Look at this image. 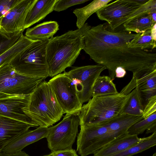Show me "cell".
<instances>
[{
    "mask_svg": "<svg viewBox=\"0 0 156 156\" xmlns=\"http://www.w3.org/2000/svg\"><path fill=\"white\" fill-rule=\"evenodd\" d=\"M156 144V132L144 140L127 149L112 156H132L142 152Z\"/></svg>",
    "mask_w": 156,
    "mask_h": 156,
    "instance_id": "cell-26",
    "label": "cell"
},
{
    "mask_svg": "<svg viewBox=\"0 0 156 156\" xmlns=\"http://www.w3.org/2000/svg\"><path fill=\"white\" fill-rule=\"evenodd\" d=\"M84 46L79 29L49 39L46 48L48 76L53 77L71 67Z\"/></svg>",
    "mask_w": 156,
    "mask_h": 156,
    "instance_id": "cell-2",
    "label": "cell"
},
{
    "mask_svg": "<svg viewBox=\"0 0 156 156\" xmlns=\"http://www.w3.org/2000/svg\"><path fill=\"white\" fill-rule=\"evenodd\" d=\"M79 111L66 114L60 122L49 127L46 138L51 152L72 148L80 125Z\"/></svg>",
    "mask_w": 156,
    "mask_h": 156,
    "instance_id": "cell-7",
    "label": "cell"
},
{
    "mask_svg": "<svg viewBox=\"0 0 156 156\" xmlns=\"http://www.w3.org/2000/svg\"><path fill=\"white\" fill-rule=\"evenodd\" d=\"M154 12H156V0H149L129 15L110 24H107L106 27L111 31H115L123 24L131 20Z\"/></svg>",
    "mask_w": 156,
    "mask_h": 156,
    "instance_id": "cell-21",
    "label": "cell"
},
{
    "mask_svg": "<svg viewBox=\"0 0 156 156\" xmlns=\"http://www.w3.org/2000/svg\"><path fill=\"white\" fill-rule=\"evenodd\" d=\"M156 132V124L154 125L149 129L146 130V133L147 134Z\"/></svg>",
    "mask_w": 156,
    "mask_h": 156,
    "instance_id": "cell-36",
    "label": "cell"
},
{
    "mask_svg": "<svg viewBox=\"0 0 156 156\" xmlns=\"http://www.w3.org/2000/svg\"><path fill=\"white\" fill-rule=\"evenodd\" d=\"M25 113L39 126L49 127L64 114L48 82H42L30 95Z\"/></svg>",
    "mask_w": 156,
    "mask_h": 156,
    "instance_id": "cell-3",
    "label": "cell"
},
{
    "mask_svg": "<svg viewBox=\"0 0 156 156\" xmlns=\"http://www.w3.org/2000/svg\"><path fill=\"white\" fill-rule=\"evenodd\" d=\"M79 29L84 37L83 50L95 62L108 69L113 80L118 67L132 72L133 76L145 69L156 68L155 52L128 47L129 42L138 34L112 31L106 25L91 27L87 23Z\"/></svg>",
    "mask_w": 156,
    "mask_h": 156,
    "instance_id": "cell-1",
    "label": "cell"
},
{
    "mask_svg": "<svg viewBox=\"0 0 156 156\" xmlns=\"http://www.w3.org/2000/svg\"><path fill=\"white\" fill-rule=\"evenodd\" d=\"M156 112V96H154L147 101L143 110L142 117L145 119Z\"/></svg>",
    "mask_w": 156,
    "mask_h": 156,
    "instance_id": "cell-31",
    "label": "cell"
},
{
    "mask_svg": "<svg viewBox=\"0 0 156 156\" xmlns=\"http://www.w3.org/2000/svg\"><path fill=\"white\" fill-rule=\"evenodd\" d=\"M136 88L144 108L147 101L156 96V69L149 70L133 76L120 93L127 95Z\"/></svg>",
    "mask_w": 156,
    "mask_h": 156,
    "instance_id": "cell-11",
    "label": "cell"
},
{
    "mask_svg": "<svg viewBox=\"0 0 156 156\" xmlns=\"http://www.w3.org/2000/svg\"><path fill=\"white\" fill-rule=\"evenodd\" d=\"M0 156H30L25 152H20L14 154H8L3 152L0 153Z\"/></svg>",
    "mask_w": 156,
    "mask_h": 156,
    "instance_id": "cell-35",
    "label": "cell"
},
{
    "mask_svg": "<svg viewBox=\"0 0 156 156\" xmlns=\"http://www.w3.org/2000/svg\"><path fill=\"white\" fill-rule=\"evenodd\" d=\"M42 156H52L51 154H46L45 155H43Z\"/></svg>",
    "mask_w": 156,
    "mask_h": 156,
    "instance_id": "cell-38",
    "label": "cell"
},
{
    "mask_svg": "<svg viewBox=\"0 0 156 156\" xmlns=\"http://www.w3.org/2000/svg\"><path fill=\"white\" fill-rule=\"evenodd\" d=\"M51 154L52 156H78L76 150L72 148L52 152Z\"/></svg>",
    "mask_w": 156,
    "mask_h": 156,
    "instance_id": "cell-33",
    "label": "cell"
},
{
    "mask_svg": "<svg viewBox=\"0 0 156 156\" xmlns=\"http://www.w3.org/2000/svg\"><path fill=\"white\" fill-rule=\"evenodd\" d=\"M48 83L64 114L79 112L82 104L79 98L75 85L63 73L53 77Z\"/></svg>",
    "mask_w": 156,
    "mask_h": 156,
    "instance_id": "cell-8",
    "label": "cell"
},
{
    "mask_svg": "<svg viewBox=\"0 0 156 156\" xmlns=\"http://www.w3.org/2000/svg\"><path fill=\"white\" fill-rule=\"evenodd\" d=\"M49 39L36 40L10 64L17 72L33 77L48 76L46 48Z\"/></svg>",
    "mask_w": 156,
    "mask_h": 156,
    "instance_id": "cell-5",
    "label": "cell"
},
{
    "mask_svg": "<svg viewBox=\"0 0 156 156\" xmlns=\"http://www.w3.org/2000/svg\"><path fill=\"white\" fill-rule=\"evenodd\" d=\"M88 0H57L54 10L59 12L66 10L73 6L84 3Z\"/></svg>",
    "mask_w": 156,
    "mask_h": 156,
    "instance_id": "cell-29",
    "label": "cell"
},
{
    "mask_svg": "<svg viewBox=\"0 0 156 156\" xmlns=\"http://www.w3.org/2000/svg\"><path fill=\"white\" fill-rule=\"evenodd\" d=\"M113 80L108 76H99L94 84L92 97L118 93Z\"/></svg>",
    "mask_w": 156,
    "mask_h": 156,
    "instance_id": "cell-23",
    "label": "cell"
},
{
    "mask_svg": "<svg viewBox=\"0 0 156 156\" xmlns=\"http://www.w3.org/2000/svg\"><path fill=\"white\" fill-rule=\"evenodd\" d=\"M15 0H0V18L9 10Z\"/></svg>",
    "mask_w": 156,
    "mask_h": 156,
    "instance_id": "cell-32",
    "label": "cell"
},
{
    "mask_svg": "<svg viewBox=\"0 0 156 156\" xmlns=\"http://www.w3.org/2000/svg\"><path fill=\"white\" fill-rule=\"evenodd\" d=\"M37 0H15L7 12L0 18V35L6 39L23 31L27 15Z\"/></svg>",
    "mask_w": 156,
    "mask_h": 156,
    "instance_id": "cell-10",
    "label": "cell"
},
{
    "mask_svg": "<svg viewBox=\"0 0 156 156\" xmlns=\"http://www.w3.org/2000/svg\"><path fill=\"white\" fill-rule=\"evenodd\" d=\"M106 69L104 66L98 64L75 67L63 73L75 85L79 99L83 104L91 98L95 82Z\"/></svg>",
    "mask_w": 156,
    "mask_h": 156,
    "instance_id": "cell-9",
    "label": "cell"
},
{
    "mask_svg": "<svg viewBox=\"0 0 156 156\" xmlns=\"http://www.w3.org/2000/svg\"><path fill=\"white\" fill-rule=\"evenodd\" d=\"M30 95H16L0 99V115L23 122L33 127L38 126L24 112Z\"/></svg>",
    "mask_w": 156,
    "mask_h": 156,
    "instance_id": "cell-13",
    "label": "cell"
},
{
    "mask_svg": "<svg viewBox=\"0 0 156 156\" xmlns=\"http://www.w3.org/2000/svg\"><path fill=\"white\" fill-rule=\"evenodd\" d=\"M143 5L140 0H117L95 13L100 20L106 21L109 24L129 15Z\"/></svg>",
    "mask_w": 156,
    "mask_h": 156,
    "instance_id": "cell-14",
    "label": "cell"
},
{
    "mask_svg": "<svg viewBox=\"0 0 156 156\" xmlns=\"http://www.w3.org/2000/svg\"><path fill=\"white\" fill-rule=\"evenodd\" d=\"M129 96L119 93L92 97L79 111L80 126L106 122L121 115Z\"/></svg>",
    "mask_w": 156,
    "mask_h": 156,
    "instance_id": "cell-4",
    "label": "cell"
},
{
    "mask_svg": "<svg viewBox=\"0 0 156 156\" xmlns=\"http://www.w3.org/2000/svg\"><path fill=\"white\" fill-rule=\"evenodd\" d=\"M77 136V151L81 156L91 154L95 145L108 132L106 122L80 126Z\"/></svg>",
    "mask_w": 156,
    "mask_h": 156,
    "instance_id": "cell-12",
    "label": "cell"
},
{
    "mask_svg": "<svg viewBox=\"0 0 156 156\" xmlns=\"http://www.w3.org/2000/svg\"><path fill=\"white\" fill-rule=\"evenodd\" d=\"M59 29V25L57 22L46 21L33 27L27 28L25 35L34 40H47L53 37Z\"/></svg>",
    "mask_w": 156,
    "mask_h": 156,
    "instance_id": "cell-20",
    "label": "cell"
},
{
    "mask_svg": "<svg viewBox=\"0 0 156 156\" xmlns=\"http://www.w3.org/2000/svg\"><path fill=\"white\" fill-rule=\"evenodd\" d=\"M22 31H20L14 34L9 39L0 42V55L6 50L14 43L20 38Z\"/></svg>",
    "mask_w": 156,
    "mask_h": 156,
    "instance_id": "cell-30",
    "label": "cell"
},
{
    "mask_svg": "<svg viewBox=\"0 0 156 156\" xmlns=\"http://www.w3.org/2000/svg\"><path fill=\"white\" fill-rule=\"evenodd\" d=\"M151 29L142 33H138L129 43L128 47L131 48H139L143 50L154 49L156 48V41L151 34Z\"/></svg>",
    "mask_w": 156,
    "mask_h": 156,
    "instance_id": "cell-27",
    "label": "cell"
},
{
    "mask_svg": "<svg viewBox=\"0 0 156 156\" xmlns=\"http://www.w3.org/2000/svg\"><path fill=\"white\" fill-rule=\"evenodd\" d=\"M45 78L21 74L6 64L0 67V99L30 95Z\"/></svg>",
    "mask_w": 156,
    "mask_h": 156,
    "instance_id": "cell-6",
    "label": "cell"
},
{
    "mask_svg": "<svg viewBox=\"0 0 156 156\" xmlns=\"http://www.w3.org/2000/svg\"><path fill=\"white\" fill-rule=\"evenodd\" d=\"M126 70L121 67H117L115 70V77L123 78L126 75Z\"/></svg>",
    "mask_w": 156,
    "mask_h": 156,
    "instance_id": "cell-34",
    "label": "cell"
},
{
    "mask_svg": "<svg viewBox=\"0 0 156 156\" xmlns=\"http://www.w3.org/2000/svg\"><path fill=\"white\" fill-rule=\"evenodd\" d=\"M35 40L24 35L22 32L18 41L0 55V67L10 64L23 53Z\"/></svg>",
    "mask_w": 156,
    "mask_h": 156,
    "instance_id": "cell-19",
    "label": "cell"
},
{
    "mask_svg": "<svg viewBox=\"0 0 156 156\" xmlns=\"http://www.w3.org/2000/svg\"><path fill=\"white\" fill-rule=\"evenodd\" d=\"M143 110L138 93L135 88L129 93V99L122 109L121 115L142 116Z\"/></svg>",
    "mask_w": 156,
    "mask_h": 156,
    "instance_id": "cell-25",
    "label": "cell"
},
{
    "mask_svg": "<svg viewBox=\"0 0 156 156\" xmlns=\"http://www.w3.org/2000/svg\"><path fill=\"white\" fill-rule=\"evenodd\" d=\"M145 138L125 134L97 151L93 156H112L127 149Z\"/></svg>",
    "mask_w": 156,
    "mask_h": 156,
    "instance_id": "cell-17",
    "label": "cell"
},
{
    "mask_svg": "<svg viewBox=\"0 0 156 156\" xmlns=\"http://www.w3.org/2000/svg\"><path fill=\"white\" fill-rule=\"evenodd\" d=\"M112 0H94L85 6L76 9L73 13L77 17L76 25L81 28L88 18L93 14L112 1Z\"/></svg>",
    "mask_w": 156,
    "mask_h": 156,
    "instance_id": "cell-22",
    "label": "cell"
},
{
    "mask_svg": "<svg viewBox=\"0 0 156 156\" xmlns=\"http://www.w3.org/2000/svg\"><path fill=\"white\" fill-rule=\"evenodd\" d=\"M57 0H37L28 12L23 29H25L42 20L54 11Z\"/></svg>",
    "mask_w": 156,
    "mask_h": 156,
    "instance_id": "cell-18",
    "label": "cell"
},
{
    "mask_svg": "<svg viewBox=\"0 0 156 156\" xmlns=\"http://www.w3.org/2000/svg\"><path fill=\"white\" fill-rule=\"evenodd\" d=\"M151 17L154 23H156V12L150 13Z\"/></svg>",
    "mask_w": 156,
    "mask_h": 156,
    "instance_id": "cell-37",
    "label": "cell"
},
{
    "mask_svg": "<svg viewBox=\"0 0 156 156\" xmlns=\"http://www.w3.org/2000/svg\"><path fill=\"white\" fill-rule=\"evenodd\" d=\"M155 23L153 22L150 14H147L133 19L122 26L124 31L138 34L151 29Z\"/></svg>",
    "mask_w": 156,
    "mask_h": 156,
    "instance_id": "cell-24",
    "label": "cell"
},
{
    "mask_svg": "<svg viewBox=\"0 0 156 156\" xmlns=\"http://www.w3.org/2000/svg\"><path fill=\"white\" fill-rule=\"evenodd\" d=\"M48 131L49 127L40 126L33 130H28L9 144L2 152L14 154L20 152L28 145L46 138Z\"/></svg>",
    "mask_w": 156,
    "mask_h": 156,
    "instance_id": "cell-16",
    "label": "cell"
},
{
    "mask_svg": "<svg viewBox=\"0 0 156 156\" xmlns=\"http://www.w3.org/2000/svg\"><path fill=\"white\" fill-rule=\"evenodd\" d=\"M32 127L23 122L0 115V153L9 144Z\"/></svg>",
    "mask_w": 156,
    "mask_h": 156,
    "instance_id": "cell-15",
    "label": "cell"
},
{
    "mask_svg": "<svg viewBox=\"0 0 156 156\" xmlns=\"http://www.w3.org/2000/svg\"><path fill=\"white\" fill-rule=\"evenodd\" d=\"M155 124H156V112L133 124L128 129L127 133L130 135L138 136Z\"/></svg>",
    "mask_w": 156,
    "mask_h": 156,
    "instance_id": "cell-28",
    "label": "cell"
}]
</instances>
